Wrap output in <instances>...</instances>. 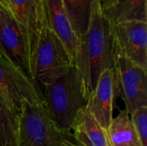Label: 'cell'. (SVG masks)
Masks as SVG:
<instances>
[{
  "label": "cell",
  "instance_id": "9c48e42d",
  "mask_svg": "<svg viewBox=\"0 0 147 146\" xmlns=\"http://www.w3.org/2000/svg\"><path fill=\"white\" fill-rule=\"evenodd\" d=\"M0 54L31 77L26 48L19 27L12 15L3 9L0 23Z\"/></svg>",
  "mask_w": 147,
  "mask_h": 146
},
{
  "label": "cell",
  "instance_id": "9a60e30c",
  "mask_svg": "<svg viewBox=\"0 0 147 146\" xmlns=\"http://www.w3.org/2000/svg\"><path fill=\"white\" fill-rule=\"evenodd\" d=\"M20 113L0 95V146L18 145Z\"/></svg>",
  "mask_w": 147,
  "mask_h": 146
},
{
  "label": "cell",
  "instance_id": "7c38bea8",
  "mask_svg": "<svg viewBox=\"0 0 147 146\" xmlns=\"http://www.w3.org/2000/svg\"><path fill=\"white\" fill-rule=\"evenodd\" d=\"M75 142L80 146H110L107 131L86 109L78 115L72 128Z\"/></svg>",
  "mask_w": 147,
  "mask_h": 146
},
{
  "label": "cell",
  "instance_id": "ba28073f",
  "mask_svg": "<svg viewBox=\"0 0 147 146\" xmlns=\"http://www.w3.org/2000/svg\"><path fill=\"white\" fill-rule=\"evenodd\" d=\"M116 47L128 59L147 69V23L139 21L114 25Z\"/></svg>",
  "mask_w": 147,
  "mask_h": 146
},
{
  "label": "cell",
  "instance_id": "44dd1931",
  "mask_svg": "<svg viewBox=\"0 0 147 146\" xmlns=\"http://www.w3.org/2000/svg\"><path fill=\"white\" fill-rule=\"evenodd\" d=\"M1 10H2V8L0 7V23H1Z\"/></svg>",
  "mask_w": 147,
  "mask_h": 146
},
{
  "label": "cell",
  "instance_id": "30bf717a",
  "mask_svg": "<svg viewBox=\"0 0 147 146\" xmlns=\"http://www.w3.org/2000/svg\"><path fill=\"white\" fill-rule=\"evenodd\" d=\"M9 2L11 15L16 20L23 39L30 70L37 38V0H9Z\"/></svg>",
  "mask_w": 147,
  "mask_h": 146
},
{
  "label": "cell",
  "instance_id": "5bb4252c",
  "mask_svg": "<svg viewBox=\"0 0 147 146\" xmlns=\"http://www.w3.org/2000/svg\"><path fill=\"white\" fill-rule=\"evenodd\" d=\"M107 134L110 146H140L134 124L126 109L113 118Z\"/></svg>",
  "mask_w": 147,
  "mask_h": 146
},
{
  "label": "cell",
  "instance_id": "ffe728a7",
  "mask_svg": "<svg viewBox=\"0 0 147 146\" xmlns=\"http://www.w3.org/2000/svg\"><path fill=\"white\" fill-rule=\"evenodd\" d=\"M68 146H80V145H78L75 141H71V142L69 143Z\"/></svg>",
  "mask_w": 147,
  "mask_h": 146
},
{
  "label": "cell",
  "instance_id": "8fae6325",
  "mask_svg": "<svg viewBox=\"0 0 147 146\" xmlns=\"http://www.w3.org/2000/svg\"><path fill=\"white\" fill-rule=\"evenodd\" d=\"M44 2L49 25L73 61L78 38L69 20L63 0H44Z\"/></svg>",
  "mask_w": 147,
  "mask_h": 146
},
{
  "label": "cell",
  "instance_id": "d6986e66",
  "mask_svg": "<svg viewBox=\"0 0 147 146\" xmlns=\"http://www.w3.org/2000/svg\"><path fill=\"white\" fill-rule=\"evenodd\" d=\"M109 1H110V0H100V3H101L102 7V6H104V5H106Z\"/></svg>",
  "mask_w": 147,
  "mask_h": 146
},
{
  "label": "cell",
  "instance_id": "5b68a950",
  "mask_svg": "<svg viewBox=\"0 0 147 146\" xmlns=\"http://www.w3.org/2000/svg\"><path fill=\"white\" fill-rule=\"evenodd\" d=\"M0 95L18 113L27 102L45 103L38 83L3 55L0 57Z\"/></svg>",
  "mask_w": 147,
  "mask_h": 146
},
{
  "label": "cell",
  "instance_id": "7a4b0ae2",
  "mask_svg": "<svg viewBox=\"0 0 147 146\" xmlns=\"http://www.w3.org/2000/svg\"><path fill=\"white\" fill-rule=\"evenodd\" d=\"M37 38L31 62V77L43 87L65 74L73 65L64 45L49 25L45 2L37 0Z\"/></svg>",
  "mask_w": 147,
  "mask_h": 146
},
{
  "label": "cell",
  "instance_id": "277c9868",
  "mask_svg": "<svg viewBox=\"0 0 147 146\" xmlns=\"http://www.w3.org/2000/svg\"><path fill=\"white\" fill-rule=\"evenodd\" d=\"M75 141L71 133L60 130L45 103H25L19 117L17 146H68Z\"/></svg>",
  "mask_w": 147,
  "mask_h": 146
},
{
  "label": "cell",
  "instance_id": "2e32d148",
  "mask_svg": "<svg viewBox=\"0 0 147 146\" xmlns=\"http://www.w3.org/2000/svg\"><path fill=\"white\" fill-rule=\"evenodd\" d=\"M95 0H63L73 30L79 39L88 30Z\"/></svg>",
  "mask_w": 147,
  "mask_h": 146
},
{
  "label": "cell",
  "instance_id": "4fadbf2b",
  "mask_svg": "<svg viewBox=\"0 0 147 146\" xmlns=\"http://www.w3.org/2000/svg\"><path fill=\"white\" fill-rule=\"evenodd\" d=\"M102 9L113 25L130 21L147 23V0H110Z\"/></svg>",
  "mask_w": 147,
  "mask_h": 146
},
{
  "label": "cell",
  "instance_id": "52a82bcc",
  "mask_svg": "<svg viewBox=\"0 0 147 146\" xmlns=\"http://www.w3.org/2000/svg\"><path fill=\"white\" fill-rule=\"evenodd\" d=\"M120 95L116 69L104 71L91 95L89 96L86 109L107 131L113 120L116 97Z\"/></svg>",
  "mask_w": 147,
  "mask_h": 146
},
{
  "label": "cell",
  "instance_id": "6da1fadb",
  "mask_svg": "<svg viewBox=\"0 0 147 146\" xmlns=\"http://www.w3.org/2000/svg\"><path fill=\"white\" fill-rule=\"evenodd\" d=\"M72 65L81 73L88 97L96 88L102 73L115 68L114 25L103 12L100 0L93 3L88 30L78 39Z\"/></svg>",
  "mask_w": 147,
  "mask_h": 146
},
{
  "label": "cell",
  "instance_id": "8992f818",
  "mask_svg": "<svg viewBox=\"0 0 147 146\" xmlns=\"http://www.w3.org/2000/svg\"><path fill=\"white\" fill-rule=\"evenodd\" d=\"M120 95L131 116L137 109L147 107V69L125 57L115 45V65Z\"/></svg>",
  "mask_w": 147,
  "mask_h": 146
},
{
  "label": "cell",
  "instance_id": "ac0fdd59",
  "mask_svg": "<svg viewBox=\"0 0 147 146\" xmlns=\"http://www.w3.org/2000/svg\"><path fill=\"white\" fill-rule=\"evenodd\" d=\"M0 7L3 9H4L5 11H7L9 14H11V10H10V2H9V0H0Z\"/></svg>",
  "mask_w": 147,
  "mask_h": 146
},
{
  "label": "cell",
  "instance_id": "7402d4cb",
  "mask_svg": "<svg viewBox=\"0 0 147 146\" xmlns=\"http://www.w3.org/2000/svg\"><path fill=\"white\" fill-rule=\"evenodd\" d=\"M0 57H1V54H0Z\"/></svg>",
  "mask_w": 147,
  "mask_h": 146
},
{
  "label": "cell",
  "instance_id": "3957f363",
  "mask_svg": "<svg viewBox=\"0 0 147 146\" xmlns=\"http://www.w3.org/2000/svg\"><path fill=\"white\" fill-rule=\"evenodd\" d=\"M45 106L60 130L71 133L79 113L88 103V96L78 69L71 68L53 83L44 86Z\"/></svg>",
  "mask_w": 147,
  "mask_h": 146
},
{
  "label": "cell",
  "instance_id": "e0dca14e",
  "mask_svg": "<svg viewBox=\"0 0 147 146\" xmlns=\"http://www.w3.org/2000/svg\"><path fill=\"white\" fill-rule=\"evenodd\" d=\"M131 119L134 124L140 146H147V107L137 109Z\"/></svg>",
  "mask_w": 147,
  "mask_h": 146
}]
</instances>
